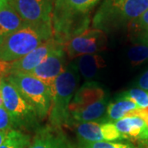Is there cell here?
Here are the masks:
<instances>
[{
  "instance_id": "f546056e",
  "label": "cell",
  "mask_w": 148,
  "mask_h": 148,
  "mask_svg": "<svg viewBox=\"0 0 148 148\" xmlns=\"http://www.w3.org/2000/svg\"><path fill=\"white\" fill-rule=\"evenodd\" d=\"M144 144H145V145H146V146L148 147V140L147 141H146V142H144Z\"/></svg>"
},
{
  "instance_id": "4316f807",
  "label": "cell",
  "mask_w": 148,
  "mask_h": 148,
  "mask_svg": "<svg viewBox=\"0 0 148 148\" xmlns=\"http://www.w3.org/2000/svg\"><path fill=\"white\" fill-rule=\"evenodd\" d=\"M9 4V0H0V11L5 8Z\"/></svg>"
},
{
  "instance_id": "f1b7e54d",
  "label": "cell",
  "mask_w": 148,
  "mask_h": 148,
  "mask_svg": "<svg viewBox=\"0 0 148 148\" xmlns=\"http://www.w3.org/2000/svg\"><path fill=\"white\" fill-rule=\"evenodd\" d=\"M0 79H1V77H0ZM1 106H3V95H2L1 90H0V107Z\"/></svg>"
},
{
  "instance_id": "d6986e66",
  "label": "cell",
  "mask_w": 148,
  "mask_h": 148,
  "mask_svg": "<svg viewBox=\"0 0 148 148\" xmlns=\"http://www.w3.org/2000/svg\"><path fill=\"white\" fill-rule=\"evenodd\" d=\"M127 36L132 44L148 43V9L127 25Z\"/></svg>"
},
{
  "instance_id": "ba28073f",
  "label": "cell",
  "mask_w": 148,
  "mask_h": 148,
  "mask_svg": "<svg viewBox=\"0 0 148 148\" xmlns=\"http://www.w3.org/2000/svg\"><path fill=\"white\" fill-rule=\"evenodd\" d=\"M107 46V34L101 30L91 28L73 38L64 45V48L68 59L73 60L82 55L100 53L106 50Z\"/></svg>"
},
{
  "instance_id": "e0dca14e",
  "label": "cell",
  "mask_w": 148,
  "mask_h": 148,
  "mask_svg": "<svg viewBox=\"0 0 148 148\" xmlns=\"http://www.w3.org/2000/svg\"><path fill=\"white\" fill-rule=\"evenodd\" d=\"M80 75L86 80L95 77L101 69L106 66L105 59L100 54H86L77 58L74 62Z\"/></svg>"
},
{
  "instance_id": "2e32d148",
  "label": "cell",
  "mask_w": 148,
  "mask_h": 148,
  "mask_svg": "<svg viewBox=\"0 0 148 148\" xmlns=\"http://www.w3.org/2000/svg\"><path fill=\"white\" fill-rule=\"evenodd\" d=\"M25 21L10 5L0 11V44L12 33L19 30Z\"/></svg>"
},
{
  "instance_id": "d4e9b609",
  "label": "cell",
  "mask_w": 148,
  "mask_h": 148,
  "mask_svg": "<svg viewBox=\"0 0 148 148\" xmlns=\"http://www.w3.org/2000/svg\"><path fill=\"white\" fill-rule=\"evenodd\" d=\"M15 129L14 124L12 121L10 115L4 106L0 107V131L8 132Z\"/></svg>"
},
{
  "instance_id": "44dd1931",
  "label": "cell",
  "mask_w": 148,
  "mask_h": 148,
  "mask_svg": "<svg viewBox=\"0 0 148 148\" xmlns=\"http://www.w3.org/2000/svg\"><path fill=\"white\" fill-rule=\"evenodd\" d=\"M71 10L90 14L91 11L101 0H56Z\"/></svg>"
},
{
  "instance_id": "484cf974",
  "label": "cell",
  "mask_w": 148,
  "mask_h": 148,
  "mask_svg": "<svg viewBox=\"0 0 148 148\" xmlns=\"http://www.w3.org/2000/svg\"><path fill=\"white\" fill-rule=\"evenodd\" d=\"M138 88L148 91V70L140 77L137 82Z\"/></svg>"
},
{
  "instance_id": "9c48e42d",
  "label": "cell",
  "mask_w": 148,
  "mask_h": 148,
  "mask_svg": "<svg viewBox=\"0 0 148 148\" xmlns=\"http://www.w3.org/2000/svg\"><path fill=\"white\" fill-rule=\"evenodd\" d=\"M75 132L83 142H118L125 140L118 131L114 123L111 122H86L73 123Z\"/></svg>"
},
{
  "instance_id": "8992f818",
  "label": "cell",
  "mask_w": 148,
  "mask_h": 148,
  "mask_svg": "<svg viewBox=\"0 0 148 148\" xmlns=\"http://www.w3.org/2000/svg\"><path fill=\"white\" fill-rule=\"evenodd\" d=\"M5 78L14 85L21 95L34 107L40 121L49 115L51 106V89L30 74L14 73Z\"/></svg>"
},
{
  "instance_id": "ffe728a7",
  "label": "cell",
  "mask_w": 148,
  "mask_h": 148,
  "mask_svg": "<svg viewBox=\"0 0 148 148\" xmlns=\"http://www.w3.org/2000/svg\"><path fill=\"white\" fill-rule=\"evenodd\" d=\"M32 142L31 136L21 130L12 129L8 132L0 148H28Z\"/></svg>"
},
{
  "instance_id": "3957f363",
  "label": "cell",
  "mask_w": 148,
  "mask_h": 148,
  "mask_svg": "<svg viewBox=\"0 0 148 148\" xmlns=\"http://www.w3.org/2000/svg\"><path fill=\"white\" fill-rule=\"evenodd\" d=\"M79 73L74 63L55 79L51 89V106L49 113V125L56 127L68 126L70 121L69 106L79 83Z\"/></svg>"
},
{
  "instance_id": "ac0fdd59",
  "label": "cell",
  "mask_w": 148,
  "mask_h": 148,
  "mask_svg": "<svg viewBox=\"0 0 148 148\" xmlns=\"http://www.w3.org/2000/svg\"><path fill=\"white\" fill-rule=\"evenodd\" d=\"M138 109V106L133 101L119 95L115 100L110 101L108 105L106 122L114 123Z\"/></svg>"
},
{
  "instance_id": "7c38bea8",
  "label": "cell",
  "mask_w": 148,
  "mask_h": 148,
  "mask_svg": "<svg viewBox=\"0 0 148 148\" xmlns=\"http://www.w3.org/2000/svg\"><path fill=\"white\" fill-rule=\"evenodd\" d=\"M28 148H78L70 141L62 127H40Z\"/></svg>"
},
{
  "instance_id": "6da1fadb",
  "label": "cell",
  "mask_w": 148,
  "mask_h": 148,
  "mask_svg": "<svg viewBox=\"0 0 148 148\" xmlns=\"http://www.w3.org/2000/svg\"><path fill=\"white\" fill-rule=\"evenodd\" d=\"M52 37V21L25 22L19 30L0 44V62L16 61Z\"/></svg>"
},
{
  "instance_id": "30bf717a",
  "label": "cell",
  "mask_w": 148,
  "mask_h": 148,
  "mask_svg": "<svg viewBox=\"0 0 148 148\" xmlns=\"http://www.w3.org/2000/svg\"><path fill=\"white\" fill-rule=\"evenodd\" d=\"M55 0H9L21 18L28 23L51 21Z\"/></svg>"
},
{
  "instance_id": "52a82bcc",
  "label": "cell",
  "mask_w": 148,
  "mask_h": 148,
  "mask_svg": "<svg viewBox=\"0 0 148 148\" xmlns=\"http://www.w3.org/2000/svg\"><path fill=\"white\" fill-rule=\"evenodd\" d=\"M59 46H62L54 40L53 37L41 44L32 52L16 61L6 63L0 62V77H6L14 73L30 74L38 67L47 56Z\"/></svg>"
},
{
  "instance_id": "cb8c5ba5",
  "label": "cell",
  "mask_w": 148,
  "mask_h": 148,
  "mask_svg": "<svg viewBox=\"0 0 148 148\" xmlns=\"http://www.w3.org/2000/svg\"><path fill=\"white\" fill-rule=\"evenodd\" d=\"M78 148H136L129 143L121 142H83L79 141Z\"/></svg>"
},
{
  "instance_id": "83f0119b",
  "label": "cell",
  "mask_w": 148,
  "mask_h": 148,
  "mask_svg": "<svg viewBox=\"0 0 148 148\" xmlns=\"http://www.w3.org/2000/svg\"><path fill=\"white\" fill-rule=\"evenodd\" d=\"M7 134H8L7 132H1V131H0V146L3 144V142H4L6 137H7Z\"/></svg>"
},
{
  "instance_id": "7402d4cb",
  "label": "cell",
  "mask_w": 148,
  "mask_h": 148,
  "mask_svg": "<svg viewBox=\"0 0 148 148\" xmlns=\"http://www.w3.org/2000/svg\"><path fill=\"white\" fill-rule=\"evenodd\" d=\"M127 57L132 66H138L148 59V43H137L127 51Z\"/></svg>"
},
{
  "instance_id": "4dcf8cb0",
  "label": "cell",
  "mask_w": 148,
  "mask_h": 148,
  "mask_svg": "<svg viewBox=\"0 0 148 148\" xmlns=\"http://www.w3.org/2000/svg\"></svg>"
},
{
  "instance_id": "5bb4252c",
  "label": "cell",
  "mask_w": 148,
  "mask_h": 148,
  "mask_svg": "<svg viewBox=\"0 0 148 148\" xmlns=\"http://www.w3.org/2000/svg\"><path fill=\"white\" fill-rule=\"evenodd\" d=\"M114 123L125 140L131 139L143 143L148 140V125L141 117L126 116Z\"/></svg>"
},
{
  "instance_id": "7a4b0ae2",
  "label": "cell",
  "mask_w": 148,
  "mask_h": 148,
  "mask_svg": "<svg viewBox=\"0 0 148 148\" xmlns=\"http://www.w3.org/2000/svg\"><path fill=\"white\" fill-rule=\"evenodd\" d=\"M148 9V0H103L92 17V27L106 34L117 32Z\"/></svg>"
},
{
  "instance_id": "5b68a950",
  "label": "cell",
  "mask_w": 148,
  "mask_h": 148,
  "mask_svg": "<svg viewBox=\"0 0 148 148\" xmlns=\"http://www.w3.org/2000/svg\"><path fill=\"white\" fill-rule=\"evenodd\" d=\"M91 21L90 14L74 12L55 0L51 16L53 38L64 46L73 38L89 29Z\"/></svg>"
},
{
  "instance_id": "603a6c76",
  "label": "cell",
  "mask_w": 148,
  "mask_h": 148,
  "mask_svg": "<svg viewBox=\"0 0 148 148\" xmlns=\"http://www.w3.org/2000/svg\"><path fill=\"white\" fill-rule=\"evenodd\" d=\"M121 96L133 101L139 109L148 108V91L141 88H132L120 94Z\"/></svg>"
},
{
  "instance_id": "9a60e30c",
  "label": "cell",
  "mask_w": 148,
  "mask_h": 148,
  "mask_svg": "<svg viewBox=\"0 0 148 148\" xmlns=\"http://www.w3.org/2000/svg\"><path fill=\"white\" fill-rule=\"evenodd\" d=\"M110 101L108 96H106L101 101H97L89 106L78 110L73 111L70 113V121L68 126H71L73 123L94 122L95 120H102L106 119L107 107Z\"/></svg>"
},
{
  "instance_id": "277c9868",
  "label": "cell",
  "mask_w": 148,
  "mask_h": 148,
  "mask_svg": "<svg viewBox=\"0 0 148 148\" xmlns=\"http://www.w3.org/2000/svg\"><path fill=\"white\" fill-rule=\"evenodd\" d=\"M0 90L3 95V106L8 112L15 129L36 132L40 127V119L34 107L5 77L0 79Z\"/></svg>"
},
{
  "instance_id": "8fae6325",
  "label": "cell",
  "mask_w": 148,
  "mask_h": 148,
  "mask_svg": "<svg viewBox=\"0 0 148 148\" xmlns=\"http://www.w3.org/2000/svg\"><path fill=\"white\" fill-rule=\"evenodd\" d=\"M67 54L64 46H59L49 53L41 64L30 73L44 83L52 86L55 79L67 69Z\"/></svg>"
},
{
  "instance_id": "4fadbf2b",
  "label": "cell",
  "mask_w": 148,
  "mask_h": 148,
  "mask_svg": "<svg viewBox=\"0 0 148 148\" xmlns=\"http://www.w3.org/2000/svg\"><path fill=\"white\" fill-rule=\"evenodd\" d=\"M106 96L105 89L96 82L88 81L77 90L69 106V114L89 106Z\"/></svg>"
}]
</instances>
